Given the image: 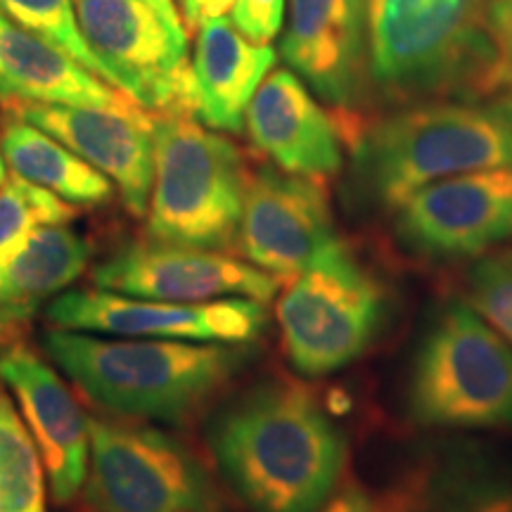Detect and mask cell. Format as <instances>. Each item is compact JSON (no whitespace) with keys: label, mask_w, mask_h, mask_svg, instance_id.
I'll return each mask as SVG.
<instances>
[{"label":"cell","mask_w":512,"mask_h":512,"mask_svg":"<svg viewBox=\"0 0 512 512\" xmlns=\"http://www.w3.org/2000/svg\"><path fill=\"white\" fill-rule=\"evenodd\" d=\"M207 446L223 484L252 512H320L349 465V439L323 396L283 375L216 411Z\"/></svg>","instance_id":"cell-1"},{"label":"cell","mask_w":512,"mask_h":512,"mask_svg":"<svg viewBox=\"0 0 512 512\" xmlns=\"http://www.w3.org/2000/svg\"><path fill=\"white\" fill-rule=\"evenodd\" d=\"M344 147L358 197L394 211L427 183L512 166V91L370 114Z\"/></svg>","instance_id":"cell-2"},{"label":"cell","mask_w":512,"mask_h":512,"mask_svg":"<svg viewBox=\"0 0 512 512\" xmlns=\"http://www.w3.org/2000/svg\"><path fill=\"white\" fill-rule=\"evenodd\" d=\"M43 349L88 399L119 418L183 422L233 382L252 344L100 337L53 328Z\"/></svg>","instance_id":"cell-3"},{"label":"cell","mask_w":512,"mask_h":512,"mask_svg":"<svg viewBox=\"0 0 512 512\" xmlns=\"http://www.w3.org/2000/svg\"><path fill=\"white\" fill-rule=\"evenodd\" d=\"M494 0H368L375 95L408 107L503 93L489 31Z\"/></svg>","instance_id":"cell-4"},{"label":"cell","mask_w":512,"mask_h":512,"mask_svg":"<svg viewBox=\"0 0 512 512\" xmlns=\"http://www.w3.org/2000/svg\"><path fill=\"white\" fill-rule=\"evenodd\" d=\"M406 413L422 430H512V344L463 297L427 316L408 368Z\"/></svg>","instance_id":"cell-5"},{"label":"cell","mask_w":512,"mask_h":512,"mask_svg":"<svg viewBox=\"0 0 512 512\" xmlns=\"http://www.w3.org/2000/svg\"><path fill=\"white\" fill-rule=\"evenodd\" d=\"M155 181L147 238L166 245L238 249L249 166L240 147L192 114H152Z\"/></svg>","instance_id":"cell-6"},{"label":"cell","mask_w":512,"mask_h":512,"mask_svg":"<svg viewBox=\"0 0 512 512\" xmlns=\"http://www.w3.org/2000/svg\"><path fill=\"white\" fill-rule=\"evenodd\" d=\"M392 316V290L351 245L290 280L275 304L285 356L302 377L335 375L366 358Z\"/></svg>","instance_id":"cell-7"},{"label":"cell","mask_w":512,"mask_h":512,"mask_svg":"<svg viewBox=\"0 0 512 512\" xmlns=\"http://www.w3.org/2000/svg\"><path fill=\"white\" fill-rule=\"evenodd\" d=\"M83 501L93 512H233L214 472L164 430L88 418Z\"/></svg>","instance_id":"cell-8"},{"label":"cell","mask_w":512,"mask_h":512,"mask_svg":"<svg viewBox=\"0 0 512 512\" xmlns=\"http://www.w3.org/2000/svg\"><path fill=\"white\" fill-rule=\"evenodd\" d=\"M81 34L107 81L152 114L197 117L188 31L143 0H72Z\"/></svg>","instance_id":"cell-9"},{"label":"cell","mask_w":512,"mask_h":512,"mask_svg":"<svg viewBox=\"0 0 512 512\" xmlns=\"http://www.w3.org/2000/svg\"><path fill=\"white\" fill-rule=\"evenodd\" d=\"M394 240L425 264H458L512 240V166L422 185L394 209Z\"/></svg>","instance_id":"cell-10"},{"label":"cell","mask_w":512,"mask_h":512,"mask_svg":"<svg viewBox=\"0 0 512 512\" xmlns=\"http://www.w3.org/2000/svg\"><path fill=\"white\" fill-rule=\"evenodd\" d=\"M347 245L323 181L287 174L275 164L249 169L238 233L249 264L290 283Z\"/></svg>","instance_id":"cell-11"},{"label":"cell","mask_w":512,"mask_h":512,"mask_svg":"<svg viewBox=\"0 0 512 512\" xmlns=\"http://www.w3.org/2000/svg\"><path fill=\"white\" fill-rule=\"evenodd\" d=\"M46 316L55 328L93 335L219 344H254L268 325L266 304L256 299L178 304L128 297L100 287L57 294Z\"/></svg>","instance_id":"cell-12"},{"label":"cell","mask_w":512,"mask_h":512,"mask_svg":"<svg viewBox=\"0 0 512 512\" xmlns=\"http://www.w3.org/2000/svg\"><path fill=\"white\" fill-rule=\"evenodd\" d=\"M93 283L128 297L157 302L200 304L245 297L268 304L280 283L247 259L214 249L166 245L157 240L133 242L95 266Z\"/></svg>","instance_id":"cell-13"},{"label":"cell","mask_w":512,"mask_h":512,"mask_svg":"<svg viewBox=\"0 0 512 512\" xmlns=\"http://www.w3.org/2000/svg\"><path fill=\"white\" fill-rule=\"evenodd\" d=\"M280 53L332 112L370 117L368 0H290Z\"/></svg>","instance_id":"cell-14"},{"label":"cell","mask_w":512,"mask_h":512,"mask_svg":"<svg viewBox=\"0 0 512 512\" xmlns=\"http://www.w3.org/2000/svg\"><path fill=\"white\" fill-rule=\"evenodd\" d=\"M3 107L110 178L133 216L147 214L155 181V128L145 110L112 112L48 102H8Z\"/></svg>","instance_id":"cell-15"},{"label":"cell","mask_w":512,"mask_h":512,"mask_svg":"<svg viewBox=\"0 0 512 512\" xmlns=\"http://www.w3.org/2000/svg\"><path fill=\"white\" fill-rule=\"evenodd\" d=\"M0 382L15 396L24 425L36 441L55 503H72L88 477V415L62 377L24 344H12L0 354Z\"/></svg>","instance_id":"cell-16"},{"label":"cell","mask_w":512,"mask_h":512,"mask_svg":"<svg viewBox=\"0 0 512 512\" xmlns=\"http://www.w3.org/2000/svg\"><path fill=\"white\" fill-rule=\"evenodd\" d=\"M245 126L256 150L287 174L325 181L342 171L344 140L337 121L292 69H275L256 88Z\"/></svg>","instance_id":"cell-17"},{"label":"cell","mask_w":512,"mask_h":512,"mask_svg":"<svg viewBox=\"0 0 512 512\" xmlns=\"http://www.w3.org/2000/svg\"><path fill=\"white\" fill-rule=\"evenodd\" d=\"M0 102H48L136 112L140 107L67 53L0 12Z\"/></svg>","instance_id":"cell-18"},{"label":"cell","mask_w":512,"mask_h":512,"mask_svg":"<svg viewBox=\"0 0 512 512\" xmlns=\"http://www.w3.org/2000/svg\"><path fill=\"white\" fill-rule=\"evenodd\" d=\"M382 512H512V465L486 446L458 444L427 458Z\"/></svg>","instance_id":"cell-19"},{"label":"cell","mask_w":512,"mask_h":512,"mask_svg":"<svg viewBox=\"0 0 512 512\" xmlns=\"http://www.w3.org/2000/svg\"><path fill=\"white\" fill-rule=\"evenodd\" d=\"M273 64L275 50L247 41L228 17L202 22L190 64L197 119L216 131L240 133L249 102Z\"/></svg>","instance_id":"cell-20"},{"label":"cell","mask_w":512,"mask_h":512,"mask_svg":"<svg viewBox=\"0 0 512 512\" xmlns=\"http://www.w3.org/2000/svg\"><path fill=\"white\" fill-rule=\"evenodd\" d=\"M91 254V242L67 223L36 228L0 264V309L24 323L86 271Z\"/></svg>","instance_id":"cell-21"},{"label":"cell","mask_w":512,"mask_h":512,"mask_svg":"<svg viewBox=\"0 0 512 512\" xmlns=\"http://www.w3.org/2000/svg\"><path fill=\"white\" fill-rule=\"evenodd\" d=\"M0 150L12 174L53 192L67 204L95 207L110 202L112 181L83 162L67 145L29 121L8 114L0 128Z\"/></svg>","instance_id":"cell-22"},{"label":"cell","mask_w":512,"mask_h":512,"mask_svg":"<svg viewBox=\"0 0 512 512\" xmlns=\"http://www.w3.org/2000/svg\"><path fill=\"white\" fill-rule=\"evenodd\" d=\"M0 512H48L46 467L24 418L0 382Z\"/></svg>","instance_id":"cell-23"},{"label":"cell","mask_w":512,"mask_h":512,"mask_svg":"<svg viewBox=\"0 0 512 512\" xmlns=\"http://www.w3.org/2000/svg\"><path fill=\"white\" fill-rule=\"evenodd\" d=\"M74 216L67 204L53 192L38 188L12 174L0 185V264H3L36 228L48 223H69Z\"/></svg>","instance_id":"cell-24"},{"label":"cell","mask_w":512,"mask_h":512,"mask_svg":"<svg viewBox=\"0 0 512 512\" xmlns=\"http://www.w3.org/2000/svg\"><path fill=\"white\" fill-rule=\"evenodd\" d=\"M0 12L43 41L53 43L88 72L107 81L105 67L91 53L81 34L72 0H0Z\"/></svg>","instance_id":"cell-25"},{"label":"cell","mask_w":512,"mask_h":512,"mask_svg":"<svg viewBox=\"0 0 512 512\" xmlns=\"http://www.w3.org/2000/svg\"><path fill=\"white\" fill-rule=\"evenodd\" d=\"M460 297L512 344V247L494 249L467 266Z\"/></svg>","instance_id":"cell-26"},{"label":"cell","mask_w":512,"mask_h":512,"mask_svg":"<svg viewBox=\"0 0 512 512\" xmlns=\"http://www.w3.org/2000/svg\"><path fill=\"white\" fill-rule=\"evenodd\" d=\"M230 22L247 41L268 46L283 27L285 0H235Z\"/></svg>","instance_id":"cell-27"},{"label":"cell","mask_w":512,"mask_h":512,"mask_svg":"<svg viewBox=\"0 0 512 512\" xmlns=\"http://www.w3.org/2000/svg\"><path fill=\"white\" fill-rule=\"evenodd\" d=\"M489 31L498 53L501 88L512 91V0H494L489 10Z\"/></svg>","instance_id":"cell-28"},{"label":"cell","mask_w":512,"mask_h":512,"mask_svg":"<svg viewBox=\"0 0 512 512\" xmlns=\"http://www.w3.org/2000/svg\"><path fill=\"white\" fill-rule=\"evenodd\" d=\"M320 512H382L380 498H375L361 484H349L339 489L335 496L325 503Z\"/></svg>","instance_id":"cell-29"},{"label":"cell","mask_w":512,"mask_h":512,"mask_svg":"<svg viewBox=\"0 0 512 512\" xmlns=\"http://www.w3.org/2000/svg\"><path fill=\"white\" fill-rule=\"evenodd\" d=\"M235 0H181L183 5V19L188 24V31H195L202 22L211 17H223L233 8Z\"/></svg>","instance_id":"cell-30"},{"label":"cell","mask_w":512,"mask_h":512,"mask_svg":"<svg viewBox=\"0 0 512 512\" xmlns=\"http://www.w3.org/2000/svg\"><path fill=\"white\" fill-rule=\"evenodd\" d=\"M143 3L150 5L152 10H157L159 15H162L166 22L171 24V27L185 29L181 12H178V8H176V0H143ZM185 31H188V29H185Z\"/></svg>","instance_id":"cell-31"},{"label":"cell","mask_w":512,"mask_h":512,"mask_svg":"<svg viewBox=\"0 0 512 512\" xmlns=\"http://www.w3.org/2000/svg\"><path fill=\"white\" fill-rule=\"evenodd\" d=\"M17 325L19 323H15V320H12L8 313L0 309V354H3V351L8 347H12V344H15L12 339H15Z\"/></svg>","instance_id":"cell-32"},{"label":"cell","mask_w":512,"mask_h":512,"mask_svg":"<svg viewBox=\"0 0 512 512\" xmlns=\"http://www.w3.org/2000/svg\"><path fill=\"white\" fill-rule=\"evenodd\" d=\"M5 178H8V164H5L3 150H0V185H3Z\"/></svg>","instance_id":"cell-33"}]
</instances>
